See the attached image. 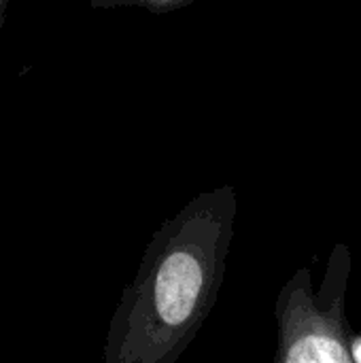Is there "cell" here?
<instances>
[{"label":"cell","instance_id":"3","mask_svg":"<svg viewBox=\"0 0 361 363\" xmlns=\"http://www.w3.org/2000/svg\"><path fill=\"white\" fill-rule=\"evenodd\" d=\"M196 0H89L91 9H123V6H138L149 13L162 15V13H172L183 6L194 4Z\"/></svg>","mask_w":361,"mask_h":363},{"label":"cell","instance_id":"4","mask_svg":"<svg viewBox=\"0 0 361 363\" xmlns=\"http://www.w3.org/2000/svg\"><path fill=\"white\" fill-rule=\"evenodd\" d=\"M351 355H353V362L361 363V336L360 334H353V338H351Z\"/></svg>","mask_w":361,"mask_h":363},{"label":"cell","instance_id":"1","mask_svg":"<svg viewBox=\"0 0 361 363\" xmlns=\"http://www.w3.org/2000/svg\"><path fill=\"white\" fill-rule=\"evenodd\" d=\"M238 198L232 185L198 194L151 236L111 319L104 363H177L223 287Z\"/></svg>","mask_w":361,"mask_h":363},{"label":"cell","instance_id":"5","mask_svg":"<svg viewBox=\"0 0 361 363\" xmlns=\"http://www.w3.org/2000/svg\"><path fill=\"white\" fill-rule=\"evenodd\" d=\"M9 6H11V0H0V30L6 21V13H9Z\"/></svg>","mask_w":361,"mask_h":363},{"label":"cell","instance_id":"2","mask_svg":"<svg viewBox=\"0 0 361 363\" xmlns=\"http://www.w3.org/2000/svg\"><path fill=\"white\" fill-rule=\"evenodd\" d=\"M349 277V247L336 245L319 289L309 268H300L283 285L274 306L277 353L272 363H355L353 330L345 313Z\"/></svg>","mask_w":361,"mask_h":363}]
</instances>
